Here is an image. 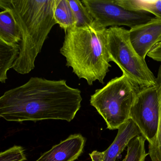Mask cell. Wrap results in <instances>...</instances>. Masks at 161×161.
<instances>
[{"label": "cell", "mask_w": 161, "mask_h": 161, "mask_svg": "<svg viewBox=\"0 0 161 161\" xmlns=\"http://www.w3.org/2000/svg\"><path fill=\"white\" fill-rule=\"evenodd\" d=\"M147 56L154 61L161 63V42L151 50L148 53Z\"/></svg>", "instance_id": "obj_19"}, {"label": "cell", "mask_w": 161, "mask_h": 161, "mask_svg": "<svg viewBox=\"0 0 161 161\" xmlns=\"http://www.w3.org/2000/svg\"><path fill=\"white\" fill-rule=\"evenodd\" d=\"M107 31L94 20L88 26L72 27L65 32L60 52L65 57L66 66L72 68L73 73L89 86L97 80L103 84L112 67Z\"/></svg>", "instance_id": "obj_3"}, {"label": "cell", "mask_w": 161, "mask_h": 161, "mask_svg": "<svg viewBox=\"0 0 161 161\" xmlns=\"http://www.w3.org/2000/svg\"><path fill=\"white\" fill-rule=\"evenodd\" d=\"M116 2L127 10L149 13L161 19V0H116Z\"/></svg>", "instance_id": "obj_14"}, {"label": "cell", "mask_w": 161, "mask_h": 161, "mask_svg": "<svg viewBox=\"0 0 161 161\" xmlns=\"http://www.w3.org/2000/svg\"><path fill=\"white\" fill-rule=\"evenodd\" d=\"M118 130L114 140L106 150L94 151L89 154L92 161H116L130 141L141 134L137 126L131 119L121 125Z\"/></svg>", "instance_id": "obj_9"}, {"label": "cell", "mask_w": 161, "mask_h": 161, "mask_svg": "<svg viewBox=\"0 0 161 161\" xmlns=\"http://www.w3.org/2000/svg\"><path fill=\"white\" fill-rule=\"evenodd\" d=\"M160 110L156 86L138 88L130 119L137 126L142 136L153 145L159 127Z\"/></svg>", "instance_id": "obj_6"}, {"label": "cell", "mask_w": 161, "mask_h": 161, "mask_svg": "<svg viewBox=\"0 0 161 161\" xmlns=\"http://www.w3.org/2000/svg\"><path fill=\"white\" fill-rule=\"evenodd\" d=\"M130 41L137 54L144 60L148 53L161 42V19L153 18L147 23L129 30Z\"/></svg>", "instance_id": "obj_8"}, {"label": "cell", "mask_w": 161, "mask_h": 161, "mask_svg": "<svg viewBox=\"0 0 161 161\" xmlns=\"http://www.w3.org/2000/svg\"><path fill=\"white\" fill-rule=\"evenodd\" d=\"M107 47L111 62L138 88L156 85V78L136 51L131 43L129 31L122 27L107 29Z\"/></svg>", "instance_id": "obj_5"}, {"label": "cell", "mask_w": 161, "mask_h": 161, "mask_svg": "<svg viewBox=\"0 0 161 161\" xmlns=\"http://www.w3.org/2000/svg\"><path fill=\"white\" fill-rule=\"evenodd\" d=\"M68 1L77 19V25L75 27H86L94 21L81 1L79 0H68Z\"/></svg>", "instance_id": "obj_17"}, {"label": "cell", "mask_w": 161, "mask_h": 161, "mask_svg": "<svg viewBox=\"0 0 161 161\" xmlns=\"http://www.w3.org/2000/svg\"><path fill=\"white\" fill-rule=\"evenodd\" d=\"M156 88L159 101L160 118L156 140L153 145H148V155L151 161H161V64L156 78Z\"/></svg>", "instance_id": "obj_15"}, {"label": "cell", "mask_w": 161, "mask_h": 161, "mask_svg": "<svg viewBox=\"0 0 161 161\" xmlns=\"http://www.w3.org/2000/svg\"><path fill=\"white\" fill-rule=\"evenodd\" d=\"M0 39L11 44H19L21 33L13 14L7 9L0 13Z\"/></svg>", "instance_id": "obj_11"}, {"label": "cell", "mask_w": 161, "mask_h": 161, "mask_svg": "<svg viewBox=\"0 0 161 161\" xmlns=\"http://www.w3.org/2000/svg\"><path fill=\"white\" fill-rule=\"evenodd\" d=\"M20 52L19 44H11L0 39V82L5 83L7 72L12 68Z\"/></svg>", "instance_id": "obj_12"}, {"label": "cell", "mask_w": 161, "mask_h": 161, "mask_svg": "<svg viewBox=\"0 0 161 161\" xmlns=\"http://www.w3.org/2000/svg\"><path fill=\"white\" fill-rule=\"evenodd\" d=\"M82 3L93 19L104 28L125 26L132 28L152 19L150 14L130 11L116 0H82Z\"/></svg>", "instance_id": "obj_7"}, {"label": "cell", "mask_w": 161, "mask_h": 161, "mask_svg": "<svg viewBox=\"0 0 161 161\" xmlns=\"http://www.w3.org/2000/svg\"><path fill=\"white\" fill-rule=\"evenodd\" d=\"M27 160L24 149L20 146H14L0 154V161H24Z\"/></svg>", "instance_id": "obj_18"}, {"label": "cell", "mask_w": 161, "mask_h": 161, "mask_svg": "<svg viewBox=\"0 0 161 161\" xmlns=\"http://www.w3.org/2000/svg\"><path fill=\"white\" fill-rule=\"evenodd\" d=\"M138 87L125 75L111 80L90 98V104L105 120L107 128L118 130L130 119Z\"/></svg>", "instance_id": "obj_4"}, {"label": "cell", "mask_w": 161, "mask_h": 161, "mask_svg": "<svg viewBox=\"0 0 161 161\" xmlns=\"http://www.w3.org/2000/svg\"><path fill=\"white\" fill-rule=\"evenodd\" d=\"M54 18L65 32L77 25V19L68 0H55Z\"/></svg>", "instance_id": "obj_13"}, {"label": "cell", "mask_w": 161, "mask_h": 161, "mask_svg": "<svg viewBox=\"0 0 161 161\" xmlns=\"http://www.w3.org/2000/svg\"><path fill=\"white\" fill-rule=\"evenodd\" d=\"M55 0H0V7L12 13L19 27L20 52L12 68L21 74L30 73L53 27Z\"/></svg>", "instance_id": "obj_2"}, {"label": "cell", "mask_w": 161, "mask_h": 161, "mask_svg": "<svg viewBox=\"0 0 161 161\" xmlns=\"http://www.w3.org/2000/svg\"><path fill=\"white\" fill-rule=\"evenodd\" d=\"M146 140L141 135L132 139L127 146V154L122 161H145L148 155L145 149Z\"/></svg>", "instance_id": "obj_16"}, {"label": "cell", "mask_w": 161, "mask_h": 161, "mask_svg": "<svg viewBox=\"0 0 161 161\" xmlns=\"http://www.w3.org/2000/svg\"><path fill=\"white\" fill-rule=\"evenodd\" d=\"M85 143L81 135H71L43 153L36 161H75L83 152Z\"/></svg>", "instance_id": "obj_10"}, {"label": "cell", "mask_w": 161, "mask_h": 161, "mask_svg": "<svg viewBox=\"0 0 161 161\" xmlns=\"http://www.w3.org/2000/svg\"><path fill=\"white\" fill-rule=\"evenodd\" d=\"M81 91L64 80L32 77L0 97V116L9 121L61 119L70 122L81 107Z\"/></svg>", "instance_id": "obj_1"}]
</instances>
